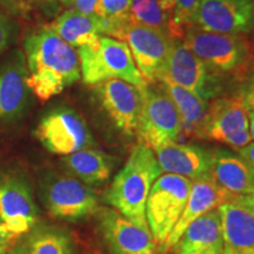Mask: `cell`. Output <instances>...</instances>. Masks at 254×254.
I'll use <instances>...</instances> for the list:
<instances>
[{
	"mask_svg": "<svg viewBox=\"0 0 254 254\" xmlns=\"http://www.w3.org/2000/svg\"><path fill=\"white\" fill-rule=\"evenodd\" d=\"M40 199L53 218L69 222L85 220L100 208L97 192L72 176L50 174L44 178Z\"/></svg>",
	"mask_w": 254,
	"mask_h": 254,
	"instance_id": "52a82bcc",
	"label": "cell"
},
{
	"mask_svg": "<svg viewBox=\"0 0 254 254\" xmlns=\"http://www.w3.org/2000/svg\"><path fill=\"white\" fill-rule=\"evenodd\" d=\"M211 179L231 198L254 192V178L243 158L234 152L214 148L212 159Z\"/></svg>",
	"mask_w": 254,
	"mask_h": 254,
	"instance_id": "44dd1931",
	"label": "cell"
},
{
	"mask_svg": "<svg viewBox=\"0 0 254 254\" xmlns=\"http://www.w3.org/2000/svg\"><path fill=\"white\" fill-rule=\"evenodd\" d=\"M122 41H126L139 72L148 84H157L165 74L172 38L166 32L129 21Z\"/></svg>",
	"mask_w": 254,
	"mask_h": 254,
	"instance_id": "8fae6325",
	"label": "cell"
},
{
	"mask_svg": "<svg viewBox=\"0 0 254 254\" xmlns=\"http://www.w3.org/2000/svg\"><path fill=\"white\" fill-rule=\"evenodd\" d=\"M192 184L185 177L165 173L152 186L146 201V221L159 247L164 245L179 220Z\"/></svg>",
	"mask_w": 254,
	"mask_h": 254,
	"instance_id": "8992f818",
	"label": "cell"
},
{
	"mask_svg": "<svg viewBox=\"0 0 254 254\" xmlns=\"http://www.w3.org/2000/svg\"><path fill=\"white\" fill-rule=\"evenodd\" d=\"M252 75H254V72H253V73H252Z\"/></svg>",
	"mask_w": 254,
	"mask_h": 254,
	"instance_id": "f35d334b",
	"label": "cell"
},
{
	"mask_svg": "<svg viewBox=\"0 0 254 254\" xmlns=\"http://www.w3.org/2000/svg\"><path fill=\"white\" fill-rule=\"evenodd\" d=\"M171 250H173V254L224 253L219 209H212L193 221Z\"/></svg>",
	"mask_w": 254,
	"mask_h": 254,
	"instance_id": "ffe728a7",
	"label": "cell"
},
{
	"mask_svg": "<svg viewBox=\"0 0 254 254\" xmlns=\"http://www.w3.org/2000/svg\"><path fill=\"white\" fill-rule=\"evenodd\" d=\"M132 0H99L98 17L113 23L128 21Z\"/></svg>",
	"mask_w": 254,
	"mask_h": 254,
	"instance_id": "83f0119b",
	"label": "cell"
},
{
	"mask_svg": "<svg viewBox=\"0 0 254 254\" xmlns=\"http://www.w3.org/2000/svg\"><path fill=\"white\" fill-rule=\"evenodd\" d=\"M158 84L176 105L182 122L183 134L187 138H195L207 111V101L174 84L168 78H161Z\"/></svg>",
	"mask_w": 254,
	"mask_h": 254,
	"instance_id": "d4e9b609",
	"label": "cell"
},
{
	"mask_svg": "<svg viewBox=\"0 0 254 254\" xmlns=\"http://www.w3.org/2000/svg\"><path fill=\"white\" fill-rule=\"evenodd\" d=\"M98 230L109 254H157L148 226H141L114 208L97 212Z\"/></svg>",
	"mask_w": 254,
	"mask_h": 254,
	"instance_id": "7c38bea8",
	"label": "cell"
},
{
	"mask_svg": "<svg viewBox=\"0 0 254 254\" xmlns=\"http://www.w3.org/2000/svg\"><path fill=\"white\" fill-rule=\"evenodd\" d=\"M238 154L243 158V160L245 161L247 167H249L251 174L254 178V142H250L249 145H246L245 147L240 148L238 151Z\"/></svg>",
	"mask_w": 254,
	"mask_h": 254,
	"instance_id": "836d02e7",
	"label": "cell"
},
{
	"mask_svg": "<svg viewBox=\"0 0 254 254\" xmlns=\"http://www.w3.org/2000/svg\"><path fill=\"white\" fill-rule=\"evenodd\" d=\"M34 135L47 151L63 157L95 145L86 122L68 107L49 111L37 125Z\"/></svg>",
	"mask_w": 254,
	"mask_h": 254,
	"instance_id": "9c48e42d",
	"label": "cell"
},
{
	"mask_svg": "<svg viewBox=\"0 0 254 254\" xmlns=\"http://www.w3.org/2000/svg\"><path fill=\"white\" fill-rule=\"evenodd\" d=\"M38 214L31 186L24 177L8 174L0 178V222L21 237L36 226Z\"/></svg>",
	"mask_w": 254,
	"mask_h": 254,
	"instance_id": "9a60e30c",
	"label": "cell"
},
{
	"mask_svg": "<svg viewBox=\"0 0 254 254\" xmlns=\"http://www.w3.org/2000/svg\"><path fill=\"white\" fill-rule=\"evenodd\" d=\"M19 238L14 254H74L72 236L65 228L37 222L26 234Z\"/></svg>",
	"mask_w": 254,
	"mask_h": 254,
	"instance_id": "603a6c76",
	"label": "cell"
},
{
	"mask_svg": "<svg viewBox=\"0 0 254 254\" xmlns=\"http://www.w3.org/2000/svg\"><path fill=\"white\" fill-rule=\"evenodd\" d=\"M161 174L163 171L154 151L139 142L104 193L103 200L136 224L147 226L146 201L152 186Z\"/></svg>",
	"mask_w": 254,
	"mask_h": 254,
	"instance_id": "7a4b0ae2",
	"label": "cell"
},
{
	"mask_svg": "<svg viewBox=\"0 0 254 254\" xmlns=\"http://www.w3.org/2000/svg\"><path fill=\"white\" fill-rule=\"evenodd\" d=\"M163 78H168L206 101L218 98L224 92L226 84L182 39L172 41Z\"/></svg>",
	"mask_w": 254,
	"mask_h": 254,
	"instance_id": "30bf717a",
	"label": "cell"
},
{
	"mask_svg": "<svg viewBox=\"0 0 254 254\" xmlns=\"http://www.w3.org/2000/svg\"><path fill=\"white\" fill-rule=\"evenodd\" d=\"M236 95L240 98L247 111H254V75L250 74V77L244 80Z\"/></svg>",
	"mask_w": 254,
	"mask_h": 254,
	"instance_id": "f546056e",
	"label": "cell"
},
{
	"mask_svg": "<svg viewBox=\"0 0 254 254\" xmlns=\"http://www.w3.org/2000/svg\"><path fill=\"white\" fill-rule=\"evenodd\" d=\"M129 17L134 23L168 33L172 0H132Z\"/></svg>",
	"mask_w": 254,
	"mask_h": 254,
	"instance_id": "484cf974",
	"label": "cell"
},
{
	"mask_svg": "<svg viewBox=\"0 0 254 254\" xmlns=\"http://www.w3.org/2000/svg\"><path fill=\"white\" fill-rule=\"evenodd\" d=\"M193 25L217 33H254V0H201Z\"/></svg>",
	"mask_w": 254,
	"mask_h": 254,
	"instance_id": "5bb4252c",
	"label": "cell"
},
{
	"mask_svg": "<svg viewBox=\"0 0 254 254\" xmlns=\"http://www.w3.org/2000/svg\"><path fill=\"white\" fill-rule=\"evenodd\" d=\"M139 91L141 94V110L135 134L140 144L154 151L177 141L183 134V127L172 99L160 85L146 82Z\"/></svg>",
	"mask_w": 254,
	"mask_h": 254,
	"instance_id": "5b68a950",
	"label": "cell"
},
{
	"mask_svg": "<svg viewBox=\"0 0 254 254\" xmlns=\"http://www.w3.org/2000/svg\"><path fill=\"white\" fill-rule=\"evenodd\" d=\"M0 4L15 15H26L27 12L25 9L21 0H0Z\"/></svg>",
	"mask_w": 254,
	"mask_h": 254,
	"instance_id": "e575fe53",
	"label": "cell"
},
{
	"mask_svg": "<svg viewBox=\"0 0 254 254\" xmlns=\"http://www.w3.org/2000/svg\"><path fill=\"white\" fill-rule=\"evenodd\" d=\"M13 34V25L7 15L0 12V55L7 49L9 41Z\"/></svg>",
	"mask_w": 254,
	"mask_h": 254,
	"instance_id": "1f68e13d",
	"label": "cell"
},
{
	"mask_svg": "<svg viewBox=\"0 0 254 254\" xmlns=\"http://www.w3.org/2000/svg\"><path fill=\"white\" fill-rule=\"evenodd\" d=\"M58 1H59L62 5L65 6V7L71 8L72 6H73V1H74V0H58Z\"/></svg>",
	"mask_w": 254,
	"mask_h": 254,
	"instance_id": "74e56055",
	"label": "cell"
},
{
	"mask_svg": "<svg viewBox=\"0 0 254 254\" xmlns=\"http://www.w3.org/2000/svg\"><path fill=\"white\" fill-rule=\"evenodd\" d=\"M49 26L74 49L93 46L103 36V20L100 17L82 14L74 8L58 15Z\"/></svg>",
	"mask_w": 254,
	"mask_h": 254,
	"instance_id": "cb8c5ba5",
	"label": "cell"
},
{
	"mask_svg": "<svg viewBox=\"0 0 254 254\" xmlns=\"http://www.w3.org/2000/svg\"><path fill=\"white\" fill-rule=\"evenodd\" d=\"M228 201H231L230 196L211 179V177L193 182L185 208L164 245L159 247V251L163 253L168 252L193 221Z\"/></svg>",
	"mask_w": 254,
	"mask_h": 254,
	"instance_id": "ac0fdd59",
	"label": "cell"
},
{
	"mask_svg": "<svg viewBox=\"0 0 254 254\" xmlns=\"http://www.w3.org/2000/svg\"><path fill=\"white\" fill-rule=\"evenodd\" d=\"M24 56L28 87L43 101L60 94L81 78L78 52L49 25L25 38Z\"/></svg>",
	"mask_w": 254,
	"mask_h": 254,
	"instance_id": "6da1fadb",
	"label": "cell"
},
{
	"mask_svg": "<svg viewBox=\"0 0 254 254\" xmlns=\"http://www.w3.org/2000/svg\"><path fill=\"white\" fill-rule=\"evenodd\" d=\"M26 12L36 9L47 17H56L59 12L60 2L58 0H21Z\"/></svg>",
	"mask_w": 254,
	"mask_h": 254,
	"instance_id": "f1b7e54d",
	"label": "cell"
},
{
	"mask_svg": "<svg viewBox=\"0 0 254 254\" xmlns=\"http://www.w3.org/2000/svg\"><path fill=\"white\" fill-rule=\"evenodd\" d=\"M31 93L25 56L14 52L0 67V122L19 118L27 107Z\"/></svg>",
	"mask_w": 254,
	"mask_h": 254,
	"instance_id": "e0dca14e",
	"label": "cell"
},
{
	"mask_svg": "<svg viewBox=\"0 0 254 254\" xmlns=\"http://www.w3.org/2000/svg\"><path fill=\"white\" fill-rule=\"evenodd\" d=\"M66 171L88 186H101L112 176L116 158L99 150L78 151L62 159Z\"/></svg>",
	"mask_w": 254,
	"mask_h": 254,
	"instance_id": "7402d4cb",
	"label": "cell"
},
{
	"mask_svg": "<svg viewBox=\"0 0 254 254\" xmlns=\"http://www.w3.org/2000/svg\"><path fill=\"white\" fill-rule=\"evenodd\" d=\"M93 94L109 119L120 132L134 135L141 110L138 87L120 79H109L93 86Z\"/></svg>",
	"mask_w": 254,
	"mask_h": 254,
	"instance_id": "4fadbf2b",
	"label": "cell"
},
{
	"mask_svg": "<svg viewBox=\"0 0 254 254\" xmlns=\"http://www.w3.org/2000/svg\"><path fill=\"white\" fill-rule=\"evenodd\" d=\"M201 0H172V17L168 34L172 40L183 39L185 30L194 21Z\"/></svg>",
	"mask_w": 254,
	"mask_h": 254,
	"instance_id": "4316f807",
	"label": "cell"
},
{
	"mask_svg": "<svg viewBox=\"0 0 254 254\" xmlns=\"http://www.w3.org/2000/svg\"><path fill=\"white\" fill-rule=\"evenodd\" d=\"M249 119H250V133L252 140H254V111H249Z\"/></svg>",
	"mask_w": 254,
	"mask_h": 254,
	"instance_id": "8d00e7d4",
	"label": "cell"
},
{
	"mask_svg": "<svg viewBox=\"0 0 254 254\" xmlns=\"http://www.w3.org/2000/svg\"><path fill=\"white\" fill-rule=\"evenodd\" d=\"M72 7L82 14L98 17L99 0H74Z\"/></svg>",
	"mask_w": 254,
	"mask_h": 254,
	"instance_id": "d6a6232c",
	"label": "cell"
},
{
	"mask_svg": "<svg viewBox=\"0 0 254 254\" xmlns=\"http://www.w3.org/2000/svg\"><path fill=\"white\" fill-rule=\"evenodd\" d=\"M220 213L224 253L254 254V212L237 201L224 202Z\"/></svg>",
	"mask_w": 254,
	"mask_h": 254,
	"instance_id": "d6986e66",
	"label": "cell"
},
{
	"mask_svg": "<svg viewBox=\"0 0 254 254\" xmlns=\"http://www.w3.org/2000/svg\"><path fill=\"white\" fill-rule=\"evenodd\" d=\"M19 236L11 232L2 222H0V254L12 252L17 245Z\"/></svg>",
	"mask_w": 254,
	"mask_h": 254,
	"instance_id": "4dcf8cb0",
	"label": "cell"
},
{
	"mask_svg": "<svg viewBox=\"0 0 254 254\" xmlns=\"http://www.w3.org/2000/svg\"><path fill=\"white\" fill-rule=\"evenodd\" d=\"M183 39L187 47L225 81L231 78L240 80L253 63L254 47L244 34L217 33L190 25Z\"/></svg>",
	"mask_w": 254,
	"mask_h": 254,
	"instance_id": "3957f363",
	"label": "cell"
},
{
	"mask_svg": "<svg viewBox=\"0 0 254 254\" xmlns=\"http://www.w3.org/2000/svg\"><path fill=\"white\" fill-rule=\"evenodd\" d=\"M154 153L163 172L178 174L192 182L211 174L213 150L174 141L157 148Z\"/></svg>",
	"mask_w": 254,
	"mask_h": 254,
	"instance_id": "2e32d148",
	"label": "cell"
},
{
	"mask_svg": "<svg viewBox=\"0 0 254 254\" xmlns=\"http://www.w3.org/2000/svg\"><path fill=\"white\" fill-rule=\"evenodd\" d=\"M84 84L94 86L109 79H120L140 88L146 84L125 41L101 36L93 46L78 49Z\"/></svg>",
	"mask_w": 254,
	"mask_h": 254,
	"instance_id": "277c9868",
	"label": "cell"
},
{
	"mask_svg": "<svg viewBox=\"0 0 254 254\" xmlns=\"http://www.w3.org/2000/svg\"><path fill=\"white\" fill-rule=\"evenodd\" d=\"M233 201H237L239 202V204L245 205L246 207H249L251 211L254 212V192L249 193V194H245V195L238 196V198L236 200H233Z\"/></svg>",
	"mask_w": 254,
	"mask_h": 254,
	"instance_id": "d590c367",
	"label": "cell"
},
{
	"mask_svg": "<svg viewBox=\"0 0 254 254\" xmlns=\"http://www.w3.org/2000/svg\"><path fill=\"white\" fill-rule=\"evenodd\" d=\"M196 139L218 141L239 151L252 141L249 111L238 95L212 99Z\"/></svg>",
	"mask_w": 254,
	"mask_h": 254,
	"instance_id": "ba28073f",
	"label": "cell"
}]
</instances>
